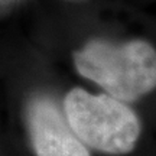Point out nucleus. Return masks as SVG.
<instances>
[{
  "label": "nucleus",
  "instance_id": "2",
  "mask_svg": "<svg viewBox=\"0 0 156 156\" xmlns=\"http://www.w3.org/2000/svg\"><path fill=\"white\" fill-rule=\"evenodd\" d=\"M65 117L85 146L112 155H123L134 147L140 134L136 113L108 94L93 95L73 88L64 101Z\"/></svg>",
  "mask_w": 156,
  "mask_h": 156
},
{
  "label": "nucleus",
  "instance_id": "3",
  "mask_svg": "<svg viewBox=\"0 0 156 156\" xmlns=\"http://www.w3.org/2000/svg\"><path fill=\"white\" fill-rule=\"evenodd\" d=\"M28 127L36 156H90L87 146L74 133L65 114L46 97L30 101Z\"/></svg>",
  "mask_w": 156,
  "mask_h": 156
},
{
  "label": "nucleus",
  "instance_id": "1",
  "mask_svg": "<svg viewBox=\"0 0 156 156\" xmlns=\"http://www.w3.org/2000/svg\"><path fill=\"white\" fill-rule=\"evenodd\" d=\"M74 64L83 77L120 101L137 100L156 88V51L146 41H90L74 54Z\"/></svg>",
  "mask_w": 156,
  "mask_h": 156
}]
</instances>
